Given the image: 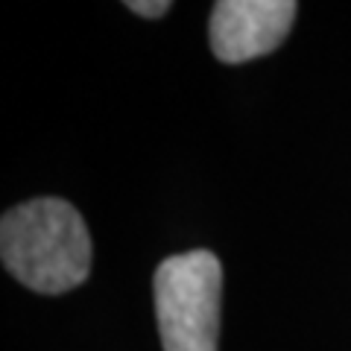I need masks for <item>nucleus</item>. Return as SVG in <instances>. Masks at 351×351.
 <instances>
[{
    "instance_id": "f257e3e1",
    "label": "nucleus",
    "mask_w": 351,
    "mask_h": 351,
    "mask_svg": "<svg viewBox=\"0 0 351 351\" xmlns=\"http://www.w3.org/2000/svg\"><path fill=\"white\" fill-rule=\"evenodd\" d=\"M0 255L6 269L29 290L59 295L88 278L91 237L71 202L41 196L3 214Z\"/></svg>"
},
{
    "instance_id": "f03ea898",
    "label": "nucleus",
    "mask_w": 351,
    "mask_h": 351,
    "mask_svg": "<svg viewBox=\"0 0 351 351\" xmlns=\"http://www.w3.org/2000/svg\"><path fill=\"white\" fill-rule=\"evenodd\" d=\"M152 290L164 351H217L223 267L214 252L167 258L156 269Z\"/></svg>"
},
{
    "instance_id": "7ed1b4c3",
    "label": "nucleus",
    "mask_w": 351,
    "mask_h": 351,
    "mask_svg": "<svg viewBox=\"0 0 351 351\" xmlns=\"http://www.w3.org/2000/svg\"><path fill=\"white\" fill-rule=\"evenodd\" d=\"M299 6L290 0H219L211 15V47L219 62L240 64L276 50Z\"/></svg>"
},
{
    "instance_id": "20e7f679",
    "label": "nucleus",
    "mask_w": 351,
    "mask_h": 351,
    "mask_svg": "<svg viewBox=\"0 0 351 351\" xmlns=\"http://www.w3.org/2000/svg\"><path fill=\"white\" fill-rule=\"evenodd\" d=\"M132 12L144 15V18H161L164 12H170V3L167 0H158V3H144V0H132L129 3Z\"/></svg>"
}]
</instances>
